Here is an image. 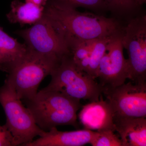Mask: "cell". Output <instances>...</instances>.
<instances>
[{
  "instance_id": "cell-8",
  "label": "cell",
  "mask_w": 146,
  "mask_h": 146,
  "mask_svg": "<svg viewBox=\"0 0 146 146\" xmlns=\"http://www.w3.org/2000/svg\"><path fill=\"white\" fill-rule=\"evenodd\" d=\"M111 106L114 118L146 117V84L131 81L114 88L102 89Z\"/></svg>"
},
{
  "instance_id": "cell-14",
  "label": "cell",
  "mask_w": 146,
  "mask_h": 146,
  "mask_svg": "<svg viewBox=\"0 0 146 146\" xmlns=\"http://www.w3.org/2000/svg\"><path fill=\"white\" fill-rule=\"evenodd\" d=\"M44 10V7L32 3L14 0L11 3V10L7 14V18L11 23L34 25L42 18Z\"/></svg>"
},
{
  "instance_id": "cell-15",
  "label": "cell",
  "mask_w": 146,
  "mask_h": 146,
  "mask_svg": "<svg viewBox=\"0 0 146 146\" xmlns=\"http://www.w3.org/2000/svg\"><path fill=\"white\" fill-rule=\"evenodd\" d=\"M114 35L98 38L95 40L91 51L89 67L86 72L87 74L95 79L97 78V73L101 60L104 54L108 44Z\"/></svg>"
},
{
  "instance_id": "cell-5",
  "label": "cell",
  "mask_w": 146,
  "mask_h": 146,
  "mask_svg": "<svg viewBox=\"0 0 146 146\" xmlns=\"http://www.w3.org/2000/svg\"><path fill=\"white\" fill-rule=\"evenodd\" d=\"M21 100L13 87L5 81L0 87V103L6 116L5 125L13 135L16 146H24L46 132L36 125L31 112Z\"/></svg>"
},
{
  "instance_id": "cell-12",
  "label": "cell",
  "mask_w": 146,
  "mask_h": 146,
  "mask_svg": "<svg viewBox=\"0 0 146 146\" xmlns=\"http://www.w3.org/2000/svg\"><path fill=\"white\" fill-rule=\"evenodd\" d=\"M114 123L122 146H146V118H114Z\"/></svg>"
},
{
  "instance_id": "cell-13",
  "label": "cell",
  "mask_w": 146,
  "mask_h": 146,
  "mask_svg": "<svg viewBox=\"0 0 146 146\" xmlns=\"http://www.w3.org/2000/svg\"><path fill=\"white\" fill-rule=\"evenodd\" d=\"M28 48L25 44L9 36L0 27V70L10 73L26 55Z\"/></svg>"
},
{
  "instance_id": "cell-18",
  "label": "cell",
  "mask_w": 146,
  "mask_h": 146,
  "mask_svg": "<svg viewBox=\"0 0 146 146\" xmlns=\"http://www.w3.org/2000/svg\"><path fill=\"white\" fill-rule=\"evenodd\" d=\"M107 10L119 14L128 13L138 8L136 0H104Z\"/></svg>"
},
{
  "instance_id": "cell-2",
  "label": "cell",
  "mask_w": 146,
  "mask_h": 146,
  "mask_svg": "<svg viewBox=\"0 0 146 146\" xmlns=\"http://www.w3.org/2000/svg\"><path fill=\"white\" fill-rule=\"evenodd\" d=\"M80 101L59 92L43 89L25 103L36 125L47 131L58 126L77 127V112L82 106Z\"/></svg>"
},
{
  "instance_id": "cell-1",
  "label": "cell",
  "mask_w": 146,
  "mask_h": 146,
  "mask_svg": "<svg viewBox=\"0 0 146 146\" xmlns=\"http://www.w3.org/2000/svg\"><path fill=\"white\" fill-rule=\"evenodd\" d=\"M44 13L63 33L69 45L76 42L112 36L122 31L114 18L48 2Z\"/></svg>"
},
{
  "instance_id": "cell-11",
  "label": "cell",
  "mask_w": 146,
  "mask_h": 146,
  "mask_svg": "<svg viewBox=\"0 0 146 146\" xmlns=\"http://www.w3.org/2000/svg\"><path fill=\"white\" fill-rule=\"evenodd\" d=\"M98 132L89 129L59 131L56 127L46 131L43 136L23 146H82L91 144Z\"/></svg>"
},
{
  "instance_id": "cell-9",
  "label": "cell",
  "mask_w": 146,
  "mask_h": 146,
  "mask_svg": "<svg viewBox=\"0 0 146 146\" xmlns=\"http://www.w3.org/2000/svg\"><path fill=\"white\" fill-rule=\"evenodd\" d=\"M123 32V30L112 36L100 62L97 78L102 89L119 86L128 79L127 60L122 43Z\"/></svg>"
},
{
  "instance_id": "cell-20",
  "label": "cell",
  "mask_w": 146,
  "mask_h": 146,
  "mask_svg": "<svg viewBox=\"0 0 146 146\" xmlns=\"http://www.w3.org/2000/svg\"><path fill=\"white\" fill-rule=\"evenodd\" d=\"M49 0H26V1L34 3L39 6L44 7L46 5Z\"/></svg>"
},
{
  "instance_id": "cell-17",
  "label": "cell",
  "mask_w": 146,
  "mask_h": 146,
  "mask_svg": "<svg viewBox=\"0 0 146 146\" xmlns=\"http://www.w3.org/2000/svg\"><path fill=\"white\" fill-rule=\"evenodd\" d=\"M96 136L90 145L93 146H122V142L115 131L106 130L98 131Z\"/></svg>"
},
{
  "instance_id": "cell-6",
  "label": "cell",
  "mask_w": 146,
  "mask_h": 146,
  "mask_svg": "<svg viewBox=\"0 0 146 146\" xmlns=\"http://www.w3.org/2000/svg\"><path fill=\"white\" fill-rule=\"evenodd\" d=\"M16 33L25 40L29 50L32 51L60 59L70 54L63 33L45 13L31 27L18 31Z\"/></svg>"
},
{
  "instance_id": "cell-21",
  "label": "cell",
  "mask_w": 146,
  "mask_h": 146,
  "mask_svg": "<svg viewBox=\"0 0 146 146\" xmlns=\"http://www.w3.org/2000/svg\"><path fill=\"white\" fill-rule=\"evenodd\" d=\"M146 0H136V4L140 7L146 3Z\"/></svg>"
},
{
  "instance_id": "cell-19",
  "label": "cell",
  "mask_w": 146,
  "mask_h": 146,
  "mask_svg": "<svg viewBox=\"0 0 146 146\" xmlns=\"http://www.w3.org/2000/svg\"><path fill=\"white\" fill-rule=\"evenodd\" d=\"M13 135L5 125H0V146H15Z\"/></svg>"
},
{
  "instance_id": "cell-3",
  "label": "cell",
  "mask_w": 146,
  "mask_h": 146,
  "mask_svg": "<svg viewBox=\"0 0 146 146\" xmlns=\"http://www.w3.org/2000/svg\"><path fill=\"white\" fill-rule=\"evenodd\" d=\"M51 80L44 88L56 91L74 99L96 101L102 95V88L96 79L80 70L70 56H64L50 74Z\"/></svg>"
},
{
  "instance_id": "cell-7",
  "label": "cell",
  "mask_w": 146,
  "mask_h": 146,
  "mask_svg": "<svg viewBox=\"0 0 146 146\" xmlns=\"http://www.w3.org/2000/svg\"><path fill=\"white\" fill-rule=\"evenodd\" d=\"M123 47L127 51L128 79L133 83L146 84V17L131 19L123 30Z\"/></svg>"
},
{
  "instance_id": "cell-16",
  "label": "cell",
  "mask_w": 146,
  "mask_h": 146,
  "mask_svg": "<svg viewBox=\"0 0 146 146\" xmlns=\"http://www.w3.org/2000/svg\"><path fill=\"white\" fill-rule=\"evenodd\" d=\"M51 1L71 8L82 7L95 11L107 10L104 0H50Z\"/></svg>"
},
{
  "instance_id": "cell-4",
  "label": "cell",
  "mask_w": 146,
  "mask_h": 146,
  "mask_svg": "<svg viewBox=\"0 0 146 146\" xmlns=\"http://www.w3.org/2000/svg\"><path fill=\"white\" fill-rule=\"evenodd\" d=\"M60 59L30 50L9 73L5 81L16 91L18 98L25 102L34 98L41 82L50 75Z\"/></svg>"
},
{
  "instance_id": "cell-10",
  "label": "cell",
  "mask_w": 146,
  "mask_h": 146,
  "mask_svg": "<svg viewBox=\"0 0 146 146\" xmlns=\"http://www.w3.org/2000/svg\"><path fill=\"white\" fill-rule=\"evenodd\" d=\"M82 108L78 117L84 129L115 131L113 110L108 101L103 99L102 95L98 100L90 102Z\"/></svg>"
}]
</instances>
